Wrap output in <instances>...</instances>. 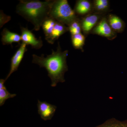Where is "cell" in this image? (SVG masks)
<instances>
[{"instance_id": "cell-13", "label": "cell", "mask_w": 127, "mask_h": 127, "mask_svg": "<svg viewBox=\"0 0 127 127\" xmlns=\"http://www.w3.org/2000/svg\"><path fill=\"white\" fill-rule=\"evenodd\" d=\"M93 4L94 13L106 15L110 11V2L108 0H94Z\"/></svg>"}, {"instance_id": "cell-18", "label": "cell", "mask_w": 127, "mask_h": 127, "mask_svg": "<svg viewBox=\"0 0 127 127\" xmlns=\"http://www.w3.org/2000/svg\"><path fill=\"white\" fill-rule=\"evenodd\" d=\"M68 27L71 35L82 33V28L81 18L73 21Z\"/></svg>"}, {"instance_id": "cell-3", "label": "cell", "mask_w": 127, "mask_h": 127, "mask_svg": "<svg viewBox=\"0 0 127 127\" xmlns=\"http://www.w3.org/2000/svg\"><path fill=\"white\" fill-rule=\"evenodd\" d=\"M49 17L67 26L81 18L72 9L67 0H54Z\"/></svg>"}, {"instance_id": "cell-16", "label": "cell", "mask_w": 127, "mask_h": 127, "mask_svg": "<svg viewBox=\"0 0 127 127\" xmlns=\"http://www.w3.org/2000/svg\"><path fill=\"white\" fill-rule=\"evenodd\" d=\"M57 21L51 17H48L42 25L41 27L44 32L45 38L48 37L51 33L55 27Z\"/></svg>"}, {"instance_id": "cell-7", "label": "cell", "mask_w": 127, "mask_h": 127, "mask_svg": "<svg viewBox=\"0 0 127 127\" xmlns=\"http://www.w3.org/2000/svg\"><path fill=\"white\" fill-rule=\"evenodd\" d=\"M26 46L27 45L26 44L22 42L18 50L12 57L10 71L5 79L6 81L13 73L18 70L25 52L27 51Z\"/></svg>"}, {"instance_id": "cell-12", "label": "cell", "mask_w": 127, "mask_h": 127, "mask_svg": "<svg viewBox=\"0 0 127 127\" xmlns=\"http://www.w3.org/2000/svg\"><path fill=\"white\" fill-rule=\"evenodd\" d=\"M1 35V41L3 45H10L12 46V43L14 42L20 43L21 41L20 35L10 31L6 28L2 30Z\"/></svg>"}, {"instance_id": "cell-17", "label": "cell", "mask_w": 127, "mask_h": 127, "mask_svg": "<svg viewBox=\"0 0 127 127\" xmlns=\"http://www.w3.org/2000/svg\"><path fill=\"white\" fill-rule=\"evenodd\" d=\"M95 127H127V119L121 121L115 118H112Z\"/></svg>"}, {"instance_id": "cell-19", "label": "cell", "mask_w": 127, "mask_h": 127, "mask_svg": "<svg viewBox=\"0 0 127 127\" xmlns=\"http://www.w3.org/2000/svg\"><path fill=\"white\" fill-rule=\"evenodd\" d=\"M10 20L11 17L10 16L5 15L2 10L0 11V28Z\"/></svg>"}, {"instance_id": "cell-4", "label": "cell", "mask_w": 127, "mask_h": 127, "mask_svg": "<svg viewBox=\"0 0 127 127\" xmlns=\"http://www.w3.org/2000/svg\"><path fill=\"white\" fill-rule=\"evenodd\" d=\"M91 34H96L112 40L117 37V33L112 30L108 22L106 15L100 20Z\"/></svg>"}, {"instance_id": "cell-5", "label": "cell", "mask_w": 127, "mask_h": 127, "mask_svg": "<svg viewBox=\"0 0 127 127\" xmlns=\"http://www.w3.org/2000/svg\"><path fill=\"white\" fill-rule=\"evenodd\" d=\"M106 15L92 12L81 17L82 32L84 35L87 36L91 33L100 20Z\"/></svg>"}, {"instance_id": "cell-11", "label": "cell", "mask_w": 127, "mask_h": 127, "mask_svg": "<svg viewBox=\"0 0 127 127\" xmlns=\"http://www.w3.org/2000/svg\"><path fill=\"white\" fill-rule=\"evenodd\" d=\"M108 22L111 28L116 33H121L124 31L125 24L123 21L118 16L109 14L106 15Z\"/></svg>"}, {"instance_id": "cell-9", "label": "cell", "mask_w": 127, "mask_h": 127, "mask_svg": "<svg viewBox=\"0 0 127 127\" xmlns=\"http://www.w3.org/2000/svg\"><path fill=\"white\" fill-rule=\"evenodd\" d=\"M93 1L88 0H77L74 10L76 14L81 17L93 12Z\"/></svg>"}, {"instance_id": "cell-15", "label": "cell", "mask_w": 127, "mask_h": 127, "mask_svg": "<svg viewBox=\"0 0 127 127\" xmlns=\"http://www.w3.org/2000/svg\"><path fill=\"white\" fill-rule=\"evenodd\" d=\"M72 45L76 49L80 50L82 52L84 51L83 46L85 44L86 36L81 33L71 35Z\"/></svg>"}, {"instance_id": "cell-8", "label": "cell", "mask_w": 127, "mask_h": 127, "mask_svg": "<svg viewBox=\"0 0 127 127\" xmlns=\"http://www.w3.org/2000/svg\"><path fill=\"white\" fill-rule=\"evenodd\" d=\"M38 113L43 120H51L54 116L57 107L46 101L42 102L38 100L37 104Z\"/></svg>"}, {"instance_id": "cell-6", "label": "cell", "mask_w": 127, "mask_h": 127, "mask_svg": "<svg viewBox=\"0 0 127 127\" xmlns=\"http://www.w3.org/2000/svg\"><path fill=\"white\" fill-rule=\"evenodd\" d=\"M21 37L22 43L27 45H31L32 48L38 50L43 46V42L41 37H40L39 39L35 37V35L31 31L28 30L27 27H21Z\"/></svg>"}, {"instance_id": "cell-14", "label": "cell", "mask_w": 127, "mask_h": 127, "mask_svg": "<svg viewBox=\"0 0 127 127\" xmlns=\"http://www.w3.org/2000/svg\"><path fill=\"white\" fill-rule=\"evenodd\" d=\"M5 79H0V106H3L6 101L16 96V94H11L8 92L5 86Z\"/></svg>"}, {"instance_id": "cell-10", "label": "cell", "mask_w": 127, "mask_h": 127, "mask_svg": "<svg viewBox=\"0 0 127 127\" xmlns=\"http://www.w3.org/2000/svg\"><path fill=\"white\" fill-rule=\"evenodd\" d=\"M68 31L69 30L68 26L57 21L51 33L45 39L48 43L53 44L61 36Z\"/></svg>"}, {"instance_id": "cell-1", "label": "cell", "mask_w": 127, "mask_h": 127, "mask_svg": "<svg viewBox=\"0 0 127 127\" xmlns=\"http://www.w3.org/2000/svg\"><path fill=\"white\" fill-rule=\"evenodd\" d=\"M52 51L51 54L46 57L43 54L41 56L32 55V63L39 65L40 67L46 68L51 80V86L55 87L58 83L65 82L64 74L68 70L66 58L68 51V50L63 51L59 42L56 51H55L53 49Z\"/></svg>"}, {"instance_id": "cell-2", "label": "cell", "mask_w": 127, "mask_h": 127, "mask_svg": "<svg viewBox=\"0 0 127 127\" xmlns=\"http://www.w3.org/2000/svg\"><path fill=\"white\" fill-rule=\"evenodd\" d=\"M53 1L54 0H20L16 7V12L33 25V30L39 31L43 22L49 17Z\"/></svg>"}]
</instances>
